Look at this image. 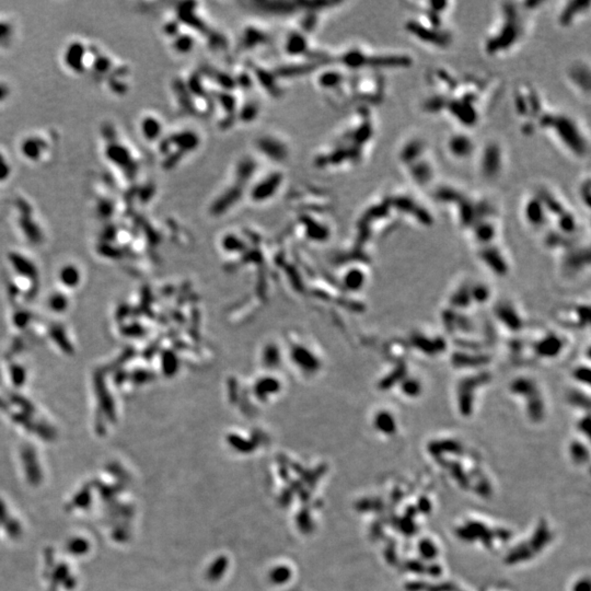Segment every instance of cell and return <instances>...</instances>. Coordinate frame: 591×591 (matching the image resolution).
Instances as JSON below:
<instances>
[{
	"mask_svg": "<svg viewBox=\"0 0 591 591\" xmlns=\"http://www.w3.org/2000/svg\"><path fill=\"white\" fill-rule=\"evenodd\" d=\"M503 89L502 78L493 72L435 65L425 72V92L418 107L424 115L441 119L452 129L473 132L495 110Z\"/></svg>",
	"mask_w": 591,
	"mask_h": 591,
	"instance_id": "1",
	"label": "cell"
},
{
	"mask_svg": "<svg viewBox=\"0 0 591 591\" xmlns=\"http://www.w3.org/2000/svg\"><path fill=\"white\" fill-rule=\"evenodd\" d=\"M378 130L375 108L355 106L330 142L320 150L316 165L322 170L334 172H347L361 167L375 147Z\"/></svg>",
	"mask_w": 591,
	"mask_h": 591,
	"instance_id": "2",
	"label": "cell"
},
{
	"mask_svg": "<svg viewBox=\"0 0 591 591\" xmlns=\"http://www.w3.org/2000/svg\"><path fill=\"white\" fill-rule=\"evenodd\" d=\"M542 0H504L496 4L491 23L481 39V52L490 59L510 58L528 43Z\"/></svg>",
	"mask_w": 591,
	"mask_h": 591,
	"instance_id": "3",
	"label": "cell"
},
{
	"mask_svg": "<svg viewBox=\"0 0 591 591\" xmlns=\"http://www.w3.org/2000/svg\"><path fill=\"white\" fill-rule=\"evenodd\" d=\"M455 3L424 0L406 4L402 30L418 46L431 52H447L455 45L457 33L451 18Z\"/></svg>",
	"mask_w": 591,
	"mask_h": 591,
	"instance_id": "4",
	"label": "cell"
},
{
	"mask_svg": "<svg viewBox=\"0 0 591 591\" xmlns=\"http://www.w3.org/2000/svg\"><path fill=\"white\" fill-rule=\"evenodd\" d=\"M541 134L560 152L574 160L589 158L590 135L579 117L559 107L548 105L538 124L536 135Z\"/></svg>",
	"mask_w": 591,
	"mask_h": 591,
	"instance_id": "5",
	"label": "cell"
},
{
	"mask_svg": "<svg viewBox=\"0 0 591 591\" xmlns=\"http://www.w3.org/2000/svg\"><path fill=\"white\" fill-rule=\"evenodd\" d=\"M395 160L407 184L416 191L429 192L438 182V162L429 140L411 132L404 136L395 149Z\"/></svg>",
	"mask_w": 591,
	"mask_h": 591,
	"instance_id": "6",
	"label": "cell"
},
{
	"mask_svg": "<svg viewBox=\"0 0 591 591\" xmlns=\"http://www.w3.org/2000/svg\"><path fill=\"white\" fill-rule=\"evenodd\" d=\"M333 66L349 72L408 69L414 65L411 54L393 48H379L371 45L353 43L331 55Z\"/></svg>",
	"mask_w": 591,
	"mask_h": 591,
	"instance_id": "7",
	"label": "cell"
},
{
	"mask_svg": "<svg viewBox=\"0 0 591 591\" xmlns=\"http://www.w3.org/2000/svg\"><path fill=\"white\" fill-rule=\"evenodd\" d=\"M511 103L520 134L528 138L535 137L540 119L550 105L540 88L529 80L517 81L512 89Z\"/></svg>",
	"mask_w": 591,
	"mask_h": 591,
	"instance_id": "8",
	"label": "cell"
},
{
	"mask_svg": "<svg viewBox=\"0 0 591 591\" xmlns=\"http://www.w3.org/2000/svg\"><path fill=\"white\" fill-rule=\"evenodd\" d=\"M478 177L487 184L502 180L508 167V150L503 139L491 136L478 143L473 157Z\"/></svg>",
	"mask_w": 591,
	"mask_h": 591,
	"instance_id": "9",
	"label": "cell"
},
{
	"mask_svg": "<svg viewBox=\"0 0 591 591\" xmlns=\"http://www.w3.org/2000/svg\"><path fill=\"white\" fill-rule=\"evenodd\" d=\"M564 79L567 87L578 98L590 101L591 65L589 58L578 57L569 62L564 69Z\"/></svg>",
	"mask_w": 591,
	"mask_h": 591,
	"instance_id": "10",
	"label": "cell"
},
{
	"mask_svg": "<svg viewBox=\"0 0 591 591\" xmlns=\"http://www.w3.org/2000/svg\"><path fill=\"white\" fill-rule=\"evenodd\" d=\"M478 143L472 131L452 129L445 138L444 150L450 160L466 162L473 159Z\"/></svg>",
	"mask_w": 591,
	"mask_h": 591,
	"instance_id": "11",
	"label": "cell"
},
{
	"mask_svg": "<svg viewBox=\"0 0 591 591\" xmlns=\"http://www.w3.org/2000/svg\"><path fill=\"white\" fill-rule=\"evenodd\" d=\"M589 0H562L555 9V23L563 30H569L586 20L591 11Z\"/></svg>",
	"mask_w": 591,
	"mask_h": 591,
	"instance_id": "12",
	"label": "cell"
},
{
	"mask_svg": "<svg viewBox=\"0 0 591 591\" xmlns=\"http://www.w3.org/2000/svg\"><path fill=\"white\" fill-rule=\"evenodd\" d=\"M200 135H198L194 129L190 128L178 130L176 134L169 137V140L166 142L165 149L174 147V149L165 154L167 157H170L171 155V158L169 159L171 160L170 165H169L171 166L170 168H174V166L177 164H179V162L181 164V161L185 159L184 157L190 156L191 154L196 152L198 147H200Z\"/></svg>",
	"mask_w": 591,
	"mask_h": 591,
	"instance_id": "13",
	"label": "cell"
},
{
	"mask_svg": "<svg viewBox=\"0 0 591 591\" xmlns=\"http://www.w3.org/2000/svg\"><path fill=\"white\" fill-rule=\"evenodd\" d=\"M284 176L281 171L273 170L268 171L263 176L258 177L254 182L250 184L246 195L249 196L250 201L253 203H265L272 200L277 195L279 191Z\"/></svg>",
	"mask_w": 591,
	"mask_h": 591,
	"instance_id": "14",
	"label": "cell"
},
{
	"mask_svg": "<svg viewBox=\"0 0 591 591\" xmlns=\"http://www.w3.org/2000/svg\"><path fill=\"white\" fill-rule=\"evenodd\" d=\"M139 130L143 139L148 142H155L164 137V119L155 113L143 114L139 120Z\"/></svg>",
	"mask_w": 591,
	"mask_h": 591,
	"instance_id": "15",
	"label": "cell"
},
{
	"mask_svg": "<svg viewBox=\"0 0 591 591\" xmlns=\"http://www.w3.org/2000/svg\"><path fill=\"white\" fill-rule=\"evenodd\" d=\"M87 53L86 46L81 42H71L64 52V63L71 71L81 74L87 66Z\"/></svg>",
	"mask_w": 591,
	"mask_h": 591,
	"instance_id": "16",
	"label": "cell"
},
{
	"mask_svg": "<svg viewBox=\"0 0 591 591\" xmlns=\"http://www.w3.org/2000/svg\"><path fill=\"white\" fill-rule=\"evenodd\" d=\"M44 150H45L44 141L39 137L30 136V137L26 138V139H24L23 142L21 143V152H22L23 156L27 157V159L32 160V161H36V160L41 159V157H42V155H43Z\"/></svg>",
	"mask_w": 591,
	"mask_h": 591,
	"instance_id": "17",
	"label": "cell"
},
{
	"mask_svg": "<svg viewBox=\"0 0 591 591\" xmlns=\"http://www.w3.org/2000/svg\"><path fill=\"white\" fill-rule=\"evenodd\" d=\"M577 200L579 201L584 209L589 212L590 209V200H591V176L590 171L587 170L581 174L580 179L577 182L576 188Z\"/></svg>",
	"mask_w": 591,
	"mask_h": 591,
	"instance_id": "18",
	"label": "cell"
},
{
	"mask_svg": "<svg viewBox=\"0 0 591 591\" xmlns=\"http://www.w3.org/2000/svg\"><path fill=\"white\" fill-rule=\"evenodd\" d=\"M11 173V168L9 162L5 159V157L0 154V182L6 181Z\"/></svg>",
	"mask_w": 591,
	"mask_h": 591,
	"instance_id": "19",
	"label": "cell"
},
{
	"mask_svg": "<svg viewBox=\"0 0 591 591\" xmlns=\"http://www.w3.org/2000/svg\"><path fill=\"white\" fill-rule=\"evenodd\" d=\"M10 90L9 88L6 86L5 83H0V102L6 101V99L8 98Z\"/></svg>",
	"mask_w": 591,
	"mask_h": 591,
	"instance_id": "20",
	"label": "cell"
}]
</instances>
